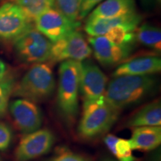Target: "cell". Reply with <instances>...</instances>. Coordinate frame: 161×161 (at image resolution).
<instances>
[{
    "mask_svg": "<svg viewBox=\"0 0 161 161\" xmlns=\"http://www.w3.org/2000/svg\"><path fill=\"white\" fill-rule=\"evenodd\" d=\"M161 125V105L160 101L145 105L129 118L126 126L137 128L144 126H160Z\"/></svg>",
    "mask_w": 161,
    "mask_h": 161,
    "instance_id": "cell-17",
    "label": "cell"
},
{
    "mask_svg": "<svg viewBox=\"0 0 161 161\" xmlns=\"http://www.w3.org/2000/svg\"><path fill=\"white\" fill-rule=\"evenodd\" d=\"M8 108L16 126L23 134H29L40 128L43 114L35 102L19 98L11 102Z\"/></svg>",
    "mask_w": 161,
    "mask_h": 161,
    "instance_id": "cell-11",
    "label": "cell"
},
{
    "mask_svg": "<svg viewBox=\"0 0 161 161\" xmlns=\"http://www.w3.org/2000/svg\"><path fill=\"white\" fill-rule=\"evenodd\" d=\"M118 139L117 136L113 135V134L107 135L104 138V143L113 154H114V152H115V145Z\"/></svg>",
    "mask_w": 161,
    "mask_h": 161,
    "instance_id": "cell-28",
    "label": "cell"
},
{
    "mask_svg": "<svg viewBox=\"0 0 161 161\" xmlns=\"http://www.w3.org/2000/svg\"><path fill=\"white\" fill-rule=\"evenodd\" d=\"M49 161H89L87 159L70 152L60 153L57 155L50 159Z\"/></svg>",
    "mask_w": 161,
    "mask_h": 161,
    "instance_id": "cell-25",
    "label": "cell"
},
{
    "mask_svg": "<svg viewBox=\"0 0 161 161\" xmlns=\"http://www.w3.org/2000/svg\"><path fill=\"white\" fill-rule=\"evenodd\" d=\"M136 40L157 52L161 50V31L155 26L143 24L135 30Z\"/></svg>",
    "mask_w": 161,
    "mask_h": 161,
    "instance_id": "cell-19",
    "label": "cell"
},
{
    "mask_svg": "<svg viewBox=\"0 0 161 161\" xmlns=\"http://www.w3.org/2000/svg\"><path fill=\"white\" fill-rule=\"evenodd\" d=\"M14 81L8 65L0 59V82Z\"/></svg>",
    "mask_w": 161,
    "mask_h": 161,
    "instance_id": "cell-27",
    "label": "cell"
},
{
    "mask_svg": "<svg viewBox=\"0 0 161 161\" xmlns=\"http://www.w3.org/2000/svg\"><path fill=\"white\" fill-rule=\"evenodd\" d=\"M31 25L22 10L14 3L0 5V41H14Z\"/></svg>",
    "mask_w": 161,
    "mask_h": 161,
    "instance_id": "cell-9",
    "label": "cell"
},
{
    "mask_svg": "<svg viewBox=\"0 0 161 161\" xmlns=\"http://www.w3.org/2000/svg\"><path fill=\"white\" fill-rule=\"evenodd\" d=\"M30 22L35 21L38 16L55 7V0H14Z\"/></svg>",
    "mask_w": 161,
    "mask_h": 161,
    "instance_id": "cell-18",
    "label": "cell"
},
{
    "mask_svg": "<svg viewBox=\"0 0 161 161\" xmlns=\"http://www.w3.org/2000/svg\"><path fill=\"white\" fill-rule=\"evenodd\" d=\"M101 161H118V160H114V159H111V158H104L103 160H102Z\"/></svg>",
    "mask_w": 161,
    "mask_h": 161,
    "instance_id": "cell-30",
    "label": "cell"
},
{
    "mask_svg": "<svg viewBox=\"0 0 161 161\" xmlns=\"http://www.w3.org/2000/svg\"><path fill=\"white\" fill-rule=\"evenodd\" d=\"M135 12V0H105L92 11L87 19L118 17Z\"/></svg>",
    "mask_w": 161,
    "mask_h": 161,
    "instance_id": "cell-16",
    "label": "cell"
},
{
    "mask_svg": "<svg viewBox=\"0 0 161 161\" xmlns=\"http://www.w3.org/2000/svg\"><path fill=\"white\" fill-rule=\"evenodd\" d=\"M158 81L152 75L114 77L106 88L104 97L122 110L140 104L155 91Z\"/></svg>",
    "mask_w": 161,
    "mask_h": 161,
    "instance_id": "cell-1",
    "label": "cell"
},
{
    "mask_svg": "<svg viewBox=\"0 0 161 161\" xmlns=\"http://www.w3.org/2000/svg\"><path fill=\"white\" fill-rule=\"evenodd\" d=\"M55 90V79L48 64H34L18 84L14 85L12 95L16 97L40 102L49 99Z\"/></svg>",
    "mask_w": 161,
    "mask_h": 161,
    "instance_id": "cell-4",
    "label": "cell"
},
{
    "mask_svg": "<svg viewBox=\"0 0 161 161\" xmlns=\"http://www.w3.org/2000/svg\"><path fill=\"white\" fill-rule=\"evenodd\" d=\"M3 1L4 0H0V5H2V3H3Z\"/></svg>",
    "mask_w": 161,
    "mask_h": 161,
    "instance_id": "cell-31",
    "label": "cell"
},
{
    "mask_svg": "<svg viewBox=\"0 0 161 161\" xmlns=\"http://www.w3.org/2000/svg\"><path fill=\"white\" fill-rule=\"evenodd\" d=\"M0 161H1V158H0Z\"/></svg>",
    "mask_w": 161,
    "mask_h": 161,
    "instance_id": "cell-33",
    "label": "cell"
},
{
    "mask_svg": "<svg viewBox=\"0 0 161 161\" xmlns=\"http://www.w3.org/2000/svg\"><path fill=\"white\" fill-rule=\"evenodd\" d=\"M13 140L11 128L5 122H0V151L5 152L11 146Z\"/></svg>",
    "mask_w": 161,
    "mask_h": 161,
    "instance_id": "cell-24",
    "label": "cell"
},
{
    "mask_svg": "<svg viewBox=\"0 0 161 161\" xmlns=\"http://www.w3.org/2000/svg\"><path fill=\"white\" fill-rule=\"evenodd\" d=\"M152 161H160V154H155V157H154V158H152Z\"/></svg>",
    "mask_w": 161,
    "mask_h": 161,
    "instance_id": "cell-29",
    "label": "cell"
},
{
    "mask_svg": "<svg viewBox=\"0 0 161 161\" xmlns=\"http://www.w3.org/2000/svg\"><path fill=\"white\" fill-rule=\"evenodd\" d=\"M81 62L65 60L59 66L57 104L62 119L72 125L78 113L80 73Z\"/></svg>",
    "mask_w": 161,
    "mask_h": 161,
    "instance_id": "cell-2",
    "label": "cell"
},
{
    "mask_svg": "<svg viewBox=\"0 0 161 161\" xmlns=\"http://www.w3.org/2000/svg\"><path fill=\"white\" fill-rule=\"evenodd\" d=\"M161 70V60L154 56H146L126 60L120 64L113 73L114 77L123 75H148Z\"/></svg>",
    "mask_w": 161,
    "mask_h": 161,
    "instance_id": "cell-14",
    "label": "cell"
},
{
    "mask_svg": "<svg viewBox=\"0 0 161 161\" xmlns=\"http://www.w3.org/2000/svg\"><path fill=\"white\" fill-rule=\"evenodd\" d=\"M52 46V42L32 25L14 41L16 56L25 64L49 61Z\"/></svg>",
    "mask_w": 161,
    "mask_h": 161,
    "instance_id": "cell-5",
    "label": "cell"
},
{
    "mask_svg": "<svg viewBox=\"0 0 161 161\" xmlns=\"http://www.w3.org/2000/svg\"><path fill=\"white\" fill-rule=\"evenodd\" d=\"M158 1H159V2H160V0H158Z\"/></svg>",
    "mask_w": 161,
    "mask_h": 161,
    "instance_id": "cell-34",
    "label": "cell"
},
{
    "mask_svg": "<svg viewBox=\"0 0 161 161\" xmlns=\"http://www.w3.org/2000/svg\"><path fill=\"white\" fill-rule=\"evenodd\" d=\"M56 8L70 21L78 19L80 5V0H55Z\"/></svg>",
    "mask_w": 161,
    "mask_h": 161,
    "instance_id": "cell-21",
    "label": "cell"
},
{
    "mask_svg": "<svg viewBox=\"0 0 161 161\" xmlns=\"http://www.w3.org/2000/svg\"><path fill=\"white\" fill-rule=\"evenodd\" d=\"M121 110L103 97L84 103L83 114L78 126L81 138L92 140L103 135L116 123Z\"/></svg>",
    "mask_w": 161,
    "mask_h": 161,
    "instance_id": "cell-3",
    "label": "cell"
},
{
    "mask_svg": "<svg viewBox=\"0 0 161 161\" xmlns=\"http://www.w3.org/2000/svg\"><path fill=\"white\" fill-rule=\"evenodd\" d=\"M129 140L132 150L148 152L156 149L161 143V127H137Z\"/></svg>",
    "mask_w": 161,
    "mask_h": 161,
    "instance_id": "cell-15",
    "label": "cell"
},
{
    "mask_svg": "<svg viewBox=\"0 0 161 161\" xmlns=\"http://www.w3.org/2000/svg\"><path fill=\"white\" fill-rule=\"evenodd\" d=\"M132 148L129 140L119 138L115 145V152L114 155L118 161H136V158L132 155Z\"/></svg>",
    "mask_w": 161,
    "mask_h": 161,
    "instance_id": "cell-22",
    "label": "cell"
},
{
    "mask_svg": "<svg viewBox=\"0 0 161 161\" xmlns=\"http://www.w3.org/2000/svg\"><path fill=\"white\" fill-rule=\"evenodd\" d=\"M55 142L54 134L46 128L25 134L16 148V161H29L40 158L51 151Z\"/></svg>",
    "mask_w": 161,
    "mask_h": 161,
    "instance_id": "cell-7",
    "label": "cell"
},
{
    "mask_svg": "<svg viewBox=\"0 0 161 161\" xmlns=\"http://www.w3.org/2000/svg\"><path fill=\"white\" fill-rule=\"evenodd\" d=\"M92 47L94 56L103 66L120 64L129 57L132 46H118L111 43L105 36H96L88 38Z\"/></svg>",
    "mask_w": 161,
    "mask_h": 161,
    "instance_id": "cell-12",
    "label": "cell"
},
{
    "mask_svg": "<svg viewBox=\"0 0 161 161\" xmlns=\"http://www.w3.org/2000/svg\"><path fill=\"white\" fill-rule=\"evenodd\" d=\"M35 28L52 43L80 27L78 21L68 19L55 7L43 12L35 19Z\"/></svg>",
    "mask_w": 161,
    "mask_h": 161,
    "instance_id": "cell-8",
    "label": "cell"
},
{
    "mask_svg": "<svg viewBox=\"0 0 161 161\" xmlns=\"http://www.w3.org/2000/svg\"><path fill=\"white\" fill-rule=\"evenodd\" d=\"M142 19V16L136 12L118 17L87 19L84 29L91 37L104 36L109 30L117 25L131 26L136 29Z\"/></svg>",
    "mask_w": 161,
    "mask_h": 161,
    "instance_id": "cell-13",
    "label": "cell"
},
{
    "mask_svg": "<svg viewBox=\"0 0 161 161\" xmlns=\"http://www.w3.org/2000/svg\"><path fill=\"white\" fill-rule=\"evenodd\" d=\"M103 0H82L80 5L78 19H84L92 11V8Z\"/></svg>",
    "mask_w": 161,
    "mask_h": 161,
    "instance_id": "cell-26",
    "label": "cell"
},
{
    "mask_svg": "<svg viewBox=\"0 0 161 161\" xmlns=\"http://www.w3.org/2000/svg\"><path fill=\"white\" fill-rule=\"evenodd\" d=\"M108 78L96 64L90 61L81 63L79 92L84 103L103 97L105 93Z\"/></svg>",
    "mask_w": 161,
    "mask_h": 161,
    "instance_id": "cell-10",
    "label": "cell"
},
{
    "mask_svg": "<svg viewBox=\"0 0 161 161\" xmlns=\"http://www.w3.org/2000/svg\"><path fill=\"white\" fill-rule=\"evenodd\" d=\"M136 29L131 26L117 25L109 30L104 36L107 39L116 45L133 46L136 41Z\"/></svg>",
    "mask_w": 161,
    "mask_h": 161,
    "instance_id": "cell-20",
    "label": "cell"
},
{
    "mask_svg": "<svg viewBox=\"0 0 161 161\" xmlns=\"http://www.w3.org/2000/svg\"><path fill=\"white\" fill-rule=\"evenodd\" d=\"M80 3H81V1H82V0H80Z\"/></svg>",
    "mask_w": 161,
    "mask_h": 161,
    "instance_id": "cell-32",
    "label": "cell"
},
{
    "mask_svg": "<svg viewBox=\"0 0 161 161\" xmlns=\"http://www.w3.org/2000/svg\"><path fill=\"white\" fill-rule=\"evenodd\" d=\"M14 85V81L0 82V118L3 117L7 113L9 98L12 95Z\"/></svg>",
    "mask_w": 161,
    "mask_h": 161,
    "instance_id": "cell-23",
    "label": "cell"
},
{
    "mask_svg": "<svg viewBox=\"0 0 161 161\" xmlns=\"http://www.w3.org/2000/svg\"><path fill=\"white\" fill-rule=\"evenodd\" d=\"M87 42L78 30L73 31L52 43L49 61L57 63L65 60L81 62L92 55Z\"/></svg>",
    "mask_w": 161,
    "mask_h": 161,
    "instance_id": "cell-6",
    "label": "cell"
}]
</instances>
